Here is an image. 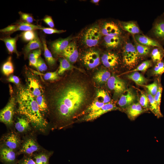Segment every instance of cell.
Here are the masks:
<instances>
[{
    "mask_svg": "<svg viewBox=\"0 0 164 164\" xmlns=\"http://www.w3.org/2000/svg\"><path fill=\"white\" fill-rule=\"evenodd\" d=\"M42 41L45 59L49 66H53L56 63V60L53 57L51 52L48 48L45 39L42 38Z\"/></svg>",
    "mask_w": 164,
    "mask_h": 164,
    "instance_id": "31",
    "label": "cell"
},
{
    "mask_svg": "<svg viewBox=\"0 0 164 164\" xmlns=\"http://www.w3.org/2000/svg\"><path fill=\"white\" fill-rule=\"evenodd\" d=\"M102 35L99 27L97 25L93 26L84 32L82 37L83 43L88 47L95 46L100 42Z\"/></svg>",
    "mask_w": 164,
    "mask_h": 164,
    "instance_id": "5",
    "label": "cell"
},
{
    "mask_svg": "<svg viewBox=\"0 0 164 164\" xmlns=\"http://www.w3.org/2000/svg\"><path fill=\"white\" fill-rule=\"evenodd\" d=\"M136 96L132 89H126L120 97L118 104L121 108L125 109L127 107L134 103Z\"/></svg>",
    "mask_w": 164,
    "mask_h": 164,
    "instance_id": "11",
    "label": "cell"
},
{
    "mask_svg": "<svg viewBox=\"0 0 164 164\" xmlns=\"http://www.w3.org/2000/svg\"><path fill=\"white\" fill-rule=\"evenodd\" d=\"M2 70L3 74L7 76L13 73L14 69L11 56L9 57L6 61L3 64Z\"/></svg>",
    "mask_w": 164,
    "mask_h": 164,
    "instance_id": "37",
    "label": "cell"
},
{
    "mask_svg": "<svg viewBox=\"0 0 164 164\" xmlns=\"http://www.w3.org/2000/svg\"><path fill=\"white\" fill-rule=\"evenodd\" d=\"M152 66V63L150 60L145 61L138 66L137 67L133 70L128 71L123 73L122 74L132 73L139 71L145 72Z\"/></svg>",
    "mask_w": 164,
    "mask_h": 164,
    "instance_id": "38",
    "label": "cell"
},
{
    "mask_svg": "<svg viewBox=\"0 0 164 164\" xmlns=\"http://www.w3.org/2000/svg\"><path fill=\"white\" fill-rule=\"evenodd\" d=\"M21 36L23 40L29 42L35 38L37 35L34 31H28L23 32Z\"/></svg>",
    "mask_w": 164,
    "mask_h": 164,
    "instance_id": "42",
    "label": "cell"
},
{
    "mask_svg": "<svg viewBox=\"0 0 164 164\" xmlns=\"http://www.w3.org/2000/svg\"><path fill=\"white\" fill-rule=\"evenodd\" d=\"M50 155L45 153H41L34 157L36 164H49Z\"/></svg>",
    "mask_w": 164,
    "mask_h": 164,
    "instance_id": "39",
    "label": "cell"
},
{
    "mask_svg": "<svg viewBox=\"0 0 164 164\" xmlns=\"http://www.w3.org/2000/svg\"><path fill=\"white\" fill-rule=\"evenodd\" d=\"M127 78L134 82L137 84L142 86L145 85L148 80L138 72H134L127 76Z\"/></svg>",
    "mask_w": 164,
    "mask_h": 164,
    "instance_id": "28",
    "label": "cell"
},
{
    "mask_svg": "<svg viewBox=\"0 0 164 164\" xmlns=\"http://www.w3.org/2000/svg\"><path fill=\"white\" fill-rule=\"evenodd\" d=\"M105 104L98 99H95L87 107L84 113L86 114L97 111L102 108Z\"/></svg>",
    "mask_w": 164,
    "mask_h": 164,
    "instance_id": "36",
    "label": "cell"
},
{
    "mask_svg": "<svg viewBox=\"0 0 164 164\" xmlns=\"http://www.w3.org/2000/svg\"><path fill=\"white\" fill-rule=\"evenodd\" d=\"M118 109V108L114 104L109 102L105 104L99 110L85 114L82 118L77 121H77L83 122L93 121L105 113L117 110Z\"/></svg>",
    "mask_w": 164,
    "mask_h": 164,
    "instance_id": "6",
    "label": "cell"
},
{
    "mask_svg": "<svg viewBox=\"0 0 164 164\" xmlns=\"http://www.w3.org/2000/svg\"><path fill=\"white\" fill-rule=\"evenodd\" d=\"M29 122L25 118H18L15 124V127L20 132H23L28 130L30 128Z\"/></svg>",
    "mask_w": 164,
    "mask_h": 164,
    "instance_id": "29",
    "label": "cell"
},
{
    "mask_svg": "<svg viewBox=\"0 0 164 164\" xmlns=\"http://www.w3.org/2000/svg\"><path fill=\"white\" fill-rule=\"evenodd\" d=\"M16 164H36L34 159L29 157L23 158L17 162Z\"/></svg>",
    "mask_w": 164,
    "mask_h": 164,
    "instance_id": "50",
    "label": "cell"
},
{
    "mask_svg": "<svg viewBox=\"0 0 164 164\" xmlns=\"http://www.w3.org/2000/svg\"><path fill=\"white\" fill-rule=\"evenodd\" d=\"M101 60L103 65L105 67L109 69H113L118 65L119 58L116 53L108 52L103 54Z\"/></svg>",
    "mask_w": 164,
    "mask_h": 164,
    "instance_id": "13",
    "label": "cell"
},
{
    "mask_svg": "<svg viewBox=\"0 0 164 164\" xmlns=\"http://www.w3.org/2000/svg\"><path fill=\"white\" fill-rule=\"evenodd\" d=\"M133 36L136 41L141 45L149 47L163 48L162 45L155 39L140 34Z\"/></svg>",
    "mask_w": 164,
    "mask_h": 164,
    "instance_id": "17",
    "label": "cell"
},
{
    "mask_svg": "<svg viewBox=\"0 0 164 164\" xmlns=\"http://www.w3.org/2000/svg\"><path fill=\"white\" fill-rule=\"evenodd\" d=\"M4 144L7 148L13 150L16 149L19 143V140L17 136L14 134L8 135L4 140Z\"/></svg>",
    "mask_w": 164,
    "mask_h": 164,
    "instance_id": "26",
    "label": "cell"
},
{
    "mask_svg": "<svg viewBox=\"0 0 164 164\" xmlns=\"http://www.w3.org/2000/svg\"><path fill=\"white\" fill-rule=\"evenodd\" d=\"M84 65L89 69H93L97 67L100 63V57L97 51L91 50L87 51L83 57Z\"/></svg>",
    "mask_w": 164,
    "mask_h": 164,
    "instance_id": "9",
    "label": "cell"
},
{
    "mask_svg": "<svg viewBox=\"0 0 164 164\" xmlns=\"http://www.w3.org/2000/svg\"><path fill=\"white\" fill-rule=\"evenodd\" d=\"M18 27L17 24L9 26L7 27L0 29L1 32L3 33H11L16 32Z\"/></svg>",
    "mask_w": 164,
    "mask_h": 164,
    "instance_id": "49",
    "label": "cell"
},
{
    "mask_svg": "<svg viewBox=\"0 0 164 164\" xmlns=\"http://www.w3.org/2000/svg\"><path fill=\"white\" fill-rule=\"evenodd\" d=\"M164 73V61L162 60L155 63L152 70V73L155 76H159Z\"/></svg>",
    "mask_w": 164,
    "mask_h": 164,
    "instance_id": "40",
    "label": "cell"
},
{
    "mask_svg": "<svg viewBox=\"0 0 164 164\" xmlns=\"http://www.w3.org/2000/svg\"><path fill=\"white\" fill-rule=\"evenodd\" d=\"M152 33L155 39L161 45L164 43V17L158 18L154 23Z\"/></svg>",
    "mask_w": 164,
    "mask_h": 164,
    "instance_id": "10",
    "label": "cell"
},
{
    "mask_svg": "<svg viewBox=\"0 0 164 164\" xmlns=\"http://www.w3.org/2000/svg\"><path fill=\"white\" fill-rule=\"evenodd\" d=\"M104 42L106 47L110 49H115L119 47L122 43L120 36H105Z\"/></svg>",
    "mask_w": 164,
    "mask_h": 164,
    "instance_id": "20",
    "label": "cell"
},
{
    "mask_svg": "<svg viewBox=\"0 0 164 164\" xmlns=\"http://www.w3.org/2000/svg\"><path fill=\"white\" fill-rule=\"evenodd\" d=\"M134 45L139 56H144L147 55L150 50V47L138 43L133 36Z\"/></svg>",
    "mask_w": 164,
    "mask_h": 164,
    "instance_id": "34",
    "label": "cell"
},
{
    "mask_svg": "<svg viewBox=\"0 0 164 164\" xmlns=\"http://www.w3.org/2000/svg\"><path fill=\"white\" fill-rule=\"evenodd\" d=\"M151 57L152 61L155 63L162 60L164 57L163 48L153 47L151 52Z\"/></svg>",
    "mask_w": 164,
    "mask_h": 164,
    "instance_id": "27",
    "label": "cell"
},
{
    "mask_svg": "<svg viewBox=\"0 0 164 164\" xmlns=\"http://www.w3.org/2000/svg\"><path fill=\"white\" fill-rule=\"evenodd\" d=\"M7 80L8 81L15 84L17 85H19L20 84V81L19 77L15 75L10 76L8 77Z\"/></svg>",
    "mask_w": 164,
    "mask_h": 164,
    "instance_id": "52",
    "label": "cell"
},
{
    "mask_svg": "<svg viewBox=\"0 0 164 164\" xmlns=\"http://www.w3.org/2000/svg\"><path fill=\"white\" fill-rule=\"evenodd\" d=\"M43 89L48 111L51 110L57 122L62 125L74 123L89 101V87L83 81L65 80Z\"/></svg>",
    "mask_w": 164,
    "mask_h": 164,
    "instance_id": "1",
    "label": "cell"
},
{
    "mask_svg": "<svg viewBox=\"0 0 164 164\" xmlns=\"http://www.w3.org/2000/svg\"><path fill=\"white\" fill-rule=\"evenodd\" d=\"M27 88L38 103L40 110L43 114L48 112L44 89L38 80L32 75L27 77Z\"/></svg>",
    "mask_w": 164,
    "mask_h": 164,
    "instance_id": "3",
    "label": "cell"
},
{
    "mask_svg": "<svg viewBox=\"0 0 164 164\" xmlns=\"http://www.w3.org/2000/svg\"><path fill=\"white\" fill-rule=\"evenodd\" d=\"M162 91V88L160 80H159L158 91L156 94L154 96V98L155 101L158 105L159 107L160 106Z\"/></svg>",
    "mask_w": 164,
    "mask_h": 164,
    "instance_id": "48",
    "label": "cell"
},
{
    "mask_svg": "<svg viewBox=\"0 0 164 164\" xmlns=\"http://www.w3.org/2000/svg\"><path fill=\"white\" fill-rule=\"evenodd\" d=\"M120 26L124 30L132 34L133 35L139 34L140 33V30L137 24L134 22L130 21L121 22Z\"/></svg>",
    "mask_w": 164,
    "mask_h": 164,
    "instance_id": "21",
    "label": "cell"
},
{
    "mask_svg": "<svg viewBox=\"0 0 164 164\" xmlns=\"http://www.w3.org/2000/svg\"><path fill=\"white\" fill-rule=\"evenodd\" d=\"M70 37L66 38L59 39L51 43L50 48L52 52L55 54H61L70 43L71 40Z\"/></svg>",
    "mask_w": 164,
    "mask_h": 164,
    "instance_id": "14",
    "label": "cell"
},
{
    "mask_svg": "<svg viewBox=\"0 0 164 164\" xmlns=\"http://www.w3.org/2000/svg\"><path fill=\"white\" fill-rule=\"evenodd\" d=\"M41 52V50L38 49L30 53L29 55V65L36 68L38 60L40 56Z\"/></svg>",
    "mask_w": 164,
    "mask_h": 164,
    "instance_id": "35",
    "label": "cell"
},
{
    "mask_svg": "<svg viewBox=\"0 0 164 164\" xmlns=\"http://www.w3.org/2000/svg\"><path fill=\"white\" fill-rule=\"evenodd\" d=\"M39 149V146L35 141L32 139L29 138L24 143L19 153L31 155L37 151Z\"/></svg>",
    "mask_w": 164,
    "mask_h": 164,
    "instance_id": "19",
    "label": "cell"
},
{
    "mask_svg": "<svg viewBox=\"0 0 164 164\" xmlns=\"http://www.w3.org/2000/svg\"><path fill=\"white\" fill-rule=\"evenodd\" d=\"M147 91V95L149 101V108L157 118L162 117L163 115L161 111L160 107L156 103L154 96Z\"/></svg>",
    "mask_w": 164,
    "mask_h": 164,
    "instance_id": "24",
    "label": "cell"
},
{
    "mask_svg": "<svg viewBox=\"0 0 164 164\" xmlns=\"http://www.w3.org/2000/svg\"><path fill=\"white\" fill-rule=\"evenodd\" d=\"M159 80H155L154 82L147 85H142L146 87L148 90V91L152 96H155L159 88Z\"/></svg>",
    "mask_w": 164,
    "mask_h": 164,
    "instance_id": "43",
    "label": "cell"
},
{
    "mask_svg": "<svg viewBox=\"0 0 164 164\" xmlns=\"http://www.w3.org/2000/svg\"><path fill=\"white\" fill-rule=\"evenodd\" d=\"M99 2V0H93L92 1V2L95 3H97Z\"/></svg>",
    "mask_w": 164,
    "mask_h": 164,
    "instance_id": "53",
    "label": "cell"
},
{
    "mask_svg": "<svg viewBox=\"0 0 164 164\" xmlns=\"http://www.w3.org/2000/svg\"><path fill=\"white\" fill-rule=\"evenodd\" d=\"M101 29L102 35L105 36H120L122 34L119 26L113 22H104Z\"/></svg>",
    "mask_w": 164,
    "mask_h": 164,
    "instance_id": "12",
    "label": "cell"
},
{
    "mask_svg": "<svg viewBox=\"0 0 164 164\" xmlns=\"http://www.w3.org/2000/svg\"><path fill=\"white\" fill-rule=\"evenodd\" d=\"M96 95L97 99H100L104 104L109 103L111 101L109 95L104 90H99L97 92Z\"/></svg>",
    "mask_w": 164,
    "mask_h": 164,
    "instance_id": "41",
    "label": "cell"
},
{
    "mask_svg": "<svg viewBox=\"0 0 164 164\" xmlns=\"http://www.w3.org/2000/svg\"><path fill=\"white\" fill-rule=\"evenodd\" d=\"M18 112L23 115L35 127L41 131L48 123L43 116L39 106L27 87H21L17 92Z\"/></svg>",
    "mask_w": 164,
    "mask_h": 164,
    "instance_id": "2",
    "label": "cell"
},
{
    "mask_svg": "<svg viewBox=\"0 0 164 164\" xmlns=\"http://www.w3.org/2000/svg\"><path fill=\"white\" fill-rule=\"evenodd\" d=\"M1 160L5 164H16L15 163L16 155L13 150L8 148H4L0 151Z\"/></svg>",
    "mask_w": 164,
    "mask_h": 164,
    "instance_id": "16",
    "label": "cell"
},
{
    "mask_svg": "<svg viewBox=\"0 0 164 164\" xmlns=\"http://www.w3.org/2000/svg\"><path fill=\"white\" fill-rule=\"evenodd\" d=\"M36 68L39 72H43L47 70V66L40 56L38 59Z\"/></svg>",
    "mask_w": 164,
    "mask_h": 164,
    "instance_id": "45",
    "label": "cell"
},
{
    "mask_svg": "<svg viewBox=\"0 0 164 164\" xmlns=\"http://www.w3.org/2000/svg\"><path fill=\"white\" fill-rule=\"evenodd\" d=\"M15 104V98L12 97L6 106L0 111L1 122L8 125L12 124Z\"/></svg>",
    "mask_w": 164,
    "mask_h": 164,
    "instance_id": "8",
    "label": "cell"
},
{
    "mask_svg": "<svg viewBox=\"0 0 164 164\" xmlns=\"http://www.w3.org/2000/svg\"><path fill=\"white\" fill-rule=\"evenodd\" d=\"M107 84L109 89L114 92V96L116 98L120 97L126 89L124 81L114 75L111 76Z\"/></svg>",
    "mask_w": 164,
    "mask_h": 164,
    "instance_id": "7",
    "label": "cell"
},
{
    "mask_svg": "<svg viewBox=\"0 0 164 164\" xmlns=\"http://www.w3.org/2000/svg\"><path fill=\"white\" fill-rule=\"evenodd\" d=\"M111 76L110 72L104 69L98 70L95 74L94 79L99 84H103L107 82Z\"/></svg>",
    "mask_w": 164,
    "mask_h": 164,
    "instance_id": "25",
    "label": "cell"
},
{
    "mask_svg": "<svg viewBox=\"0 0 164 164\" xmlns=\"http://www.w3.org/2000/svg\"><path fill=\"white\" fill-rule=\"evenodd\" d=\"M39 29L41 30L45 33L49 34L60 33L65 32V31L63 30H59L51 28L41 27Z\"/></svg>",
    "mask_w": 164,
    "mask_h": 164,
    "instance_id": "47",
    "label": "cell"
},
{
    "mask_svg": "<svg viewBox=\"0 0 164 164\" xmlns=\"http://www.w3.org/2000/svg\"><path fill=\"white\" fill-rule=\"evenodd\" d=\"M122 56L124 63L130 68H132L137 64L140 57L134 45L129 42L125 44Z\"/></svg>",
    "mask_w": 164,
    "mask_h": 164,
    "instance_id": "4",
    "label": "cell"
},
{
    "mask_svg": "<svg viewBox=\"0 0 164 164\" xmlns=\"http://www.w3.org/2000/svg\"><path fill=\"white\" fill-rule=\"evenodd\" d=\"M30 69L35 74L40 75L41 76L43 77L44 80L47 81H55L58 80L60 79V77L57 73L58 70L53 72H49L43 73L31 69Z\"/></svg>",
    "mask_w": 164,
    "mask_h": 164,
    "instance_id": "30",
    "label": "cell"
},
{
    "mask_svg": "<svg viewBox=\"0 0 164 164\" xmlns=\"http://www.w3.org/2000/svg\"><path fill=\"white\" fill-rule=\"evenodd\" d=\"M19 13L21 19L25 22L32 23L34 20L32 15L30 14L24 13L21 12H19Z\"/></svg>",
    "mask_w": 164,
    "mask_h": 164,
    "instance_id": "46",
    "label": "cell"
},
{
    "mask_svg": "<svg viewBox=\"0 0 164 164\" xmlns=\"http://www.w3.org/2000/svg\"><path fill=\"white\" fill-rule=\"evenodd\" d=\"M61 54L70 63L75 62L78 58L79 54L75 42H70Z\"/></svg>",
    "mask_w": 164,
    "mask_h": 164,
    "instance_id": "15",
    "label": "cell"
},
{
    "mask_svg": "<svg viewBox=\"0 0 164 164\" xmlns=\"http://www.w3.org/2000/svg\"><path fill=\"white\" fill-rule=\"evenodd\" d=\"M139 103L144 109L147 110L149 108V101L147 94L144 93L142 94Z\"/></svg>",
    "mask_w": 164,
    "mask_h": 164,
    "instance_id": "44",
    "label": "cell"
},
{
    "mask_svg": "<svg viewBox=\"0 0 164 164\" xmlns=\"http://www.w3.org/2000/svg\"><path fill=\"white\" fill-rule=\"evenodd\" d=\"M59 61L60 66L57 71L59 75H61L66 71L71 70L74 68L70 62L65 58L60 59Z\"/></svg>",
    "mask_w": 164,
    "mask_h": 164,
    "instance_id": "33",
    "label": "cell"
},
{
    "mask_svg": "<svg viewBox=\"0 0 164 164\" xmlns=\"http://www.w3.org/2000/svg\"><path fill=\"white\" fill-rule=\"evenodd\" d=\"M43 20L50 28L54 27V24L51 16L47 15L43 19Z\"/></svg>",
    "mask_w": 164,
    "mask_h": 164,
    "instance_id": "51",
    "label": "cell"
},
{
    "mask_svg": "<svg viewBox=\"0 0 164 164\" xmlns=\"http://www.w3.org/2000/svg\"><path fill=\"white\" fill-rule=\"evenodd\" d=\"M18 38V36L13 38L8 36L1 38L0 39L4 42L6 47L10 53H15L18 56L19 54L17 50L16 46V43Z\"/></svg>",
    "mask_w": 164,
    "mask_h": 164,
    "instance_id": "22",
    "label": "cell"
},
{
    "mask_svg": "<svg viewBox=\"0 0 164 164\" xmlns=\"http://www.w3.org/2000/svg\"><path fill=\"white\" fill-rule=\"evenodd\" d=\"M43 47V43L37 36L34 39L29 42L24 47V52L25 56L26 57L32 50L40 49Z\"/></svg>",
    "mask_w": 164,
    "mask_h": 164,
    "instance_id": "23",
    "label": "cell"
},
{
    "mask_svg": "<svg viewBox=\"0 0 164 164\" xmlns=\"http://www.w3.org/2000/svg\"><path fill=\"white\" fill-rule=\"evenodd\" d=\"M125 109L128 117L132 120L135 119L144 111L142 107L139 103H134Z\"/></svg>",
    "mask_w": 164,
    "mask_h": 164,
    "instance_id": "18",
    "label": "cell"
},
{
    "mask_svg": "<svg viewBox=\"0 0 164 164\" xmlns=\"http://www.w3.org/2000/svg\"><path fill=\"white\" fill-rule=\"evenodd\" d=\"M17 24L18 27L16 31H34L37 29H39L41 27L39 26L36 25L25 22H19Z\"/></svg>",
    "mask_w": 164,
    "mask_h": 164,
    "instance_id": "32",
    "label": "cell"
}]
</instances>
